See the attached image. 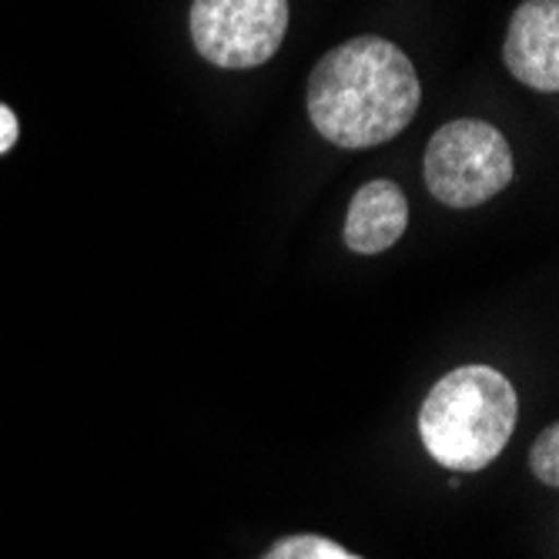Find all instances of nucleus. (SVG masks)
I'll use <instances>...</instances> for the list:
<instances>
[{
  "label": "nucleus",
  "instance_id": "nucleus-1",
  "mask_svg": "<svg viewBox=\"0 0 559 559\" xmlns=\"http://www.w3.org/2000/svg\"><path fill=\"white\" fill-rule=\"evenodd\" d=\"M419 74L385 37H352L312 68L309 118L338 147H376L419 111Z\"/></svg>",
  "mask_w": 559,
  "mask_h": 559
},
{
  "label": "nucleus",
  "instance_id": "nucleus-2",
  "mask_svg": "<svg viewBox=\"0 0 559 559\" xmlns=\"http://www.w3.org/2000/svg\"><path fill=\"white\" fill-rule=\"evenodd\" d=\"M520 416L513 382L489 366L452 369L419 409V436L445 469H486L510 442Z\"/></svg>",
  "mask_w": 559,
  "mask_h": 559
},
{
  "label": "nucleus",
  "instance_id": "nucleus-3",
  "mask_svg": "<svg viewBox=\"0 0 559 559\" xmlns=\"http://www.w3.org/2000/svg\"><path fill=\"white\" fill-rule=\"evenodd\" d=\"M513 147L492 124L460 118L426 147V185L449 209H476L513 181Z\"/></svg>",
  "mask_w": 559,
  "mask_h": 559
},
{
  "label": "nucleus",
  "instance_id": "nucleus-4",
  "mask_svg": "<svg viewBox=\"0 0 559 559\" xmlns=\"http://www.w3.org/2000/svg\"><path fill=\"white\" fill-rule=\"evenodd\" d=\"M188 27L198 55L215 68H262L285 40L288 0H194Z\"/></svg>",
  "mask_w": 559,
  "mask_h": 559
},
{
  "label": "nucleus",
  "instance_id": "nucleus-5",
  "mask_svg": "<svg viewBox=\"0 0 559 559\" xmlns=\"http://www.w3.org/2000/svg\"><path fill=\"white\" fill-rule=\"evenodd\" d=\"M502 58L526 87H559V0H526L516 8Z\"/></svg>",
  "mask_w": 559,
  "mask_h": 559
},
{
  "label": "nucleus",
  "instance_id": "nucleus-6",
  "mask_svg": "<svg viewBox=\"0 0 559 559\" xmlns=\"http://www.w3.org/2000/svg\"><path fill=\"white\" fill-rule=\"evenodd\" d=\"M409 225V201L395 181H369L355 191L345 215V245L355 255H379L392 248Z\"/></svg>",
  "mask_w": 559,
  "mask_h": 559
},
{
  "label": "nucleus",
  "instance_id": "nucleus-7",
  "mask_svg": "<svg viewBox=\"0 0 559 559\" xmlns=\"http://www.w3.org/2000/svg\"><path fill=\"white\" fill-rule=\"evenodd\" d=\"M262 559H362L325 536H285Z\"/></svg>",
  "mask_w": 559,
  "mask_h": 559
},
{
  "label": "nucleus",
  "instance_id": "nucleus-8",
  "mask_svg": "<svg viewBox=\"0 0 559 559\" xmlns=\"http://www.w3.org/2000/svg\"><path fill=\"white\" fill-rule=\"evenodd\" d=\"M530 469L539 483L559 486V426L549 423L530 449Z\"/></svg>",
  "mask_w": 559,
  "mask_h": 559
},
{
  "label": "nucleus",
  "instance_id": "nucleus-9",
  "mask_svg": "<svg viewBox=\"0 0 559 559\" xmlns=\"http://www.w3.org/2000/svg\"><path fill=\"white\" fill-rule=\"evenodd\" d=\"M14 141H17V118L11 108L0 105V155H8V151L14 147Z\"/></svg>",
  "mask_w": 559,
  "mask_h": 559
}]
</instances>
